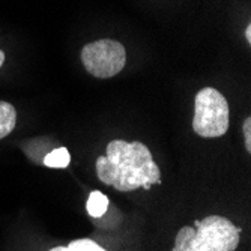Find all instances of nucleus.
<instances>
[{"label": "nucleus", "instance_id": "nucleus-1", "mask_svg": "<svg viewBox=\"0 0 251 251\" xmlns=\"http://www.w3.org/2000/svg\"><path fill=\"white\" fill-rule=\"evenodd\" d=\"M97 175L105 185L122 193L140 187L151 190L153 184H161L159 167L142 142L111 140L107 145V155L97 159Z\"/></svg>", "mask_w": 251, "mask_h": 251}, {"label": "nucleus", "instance_id": "nucleus-2", "mask_svg": "<svg viewBox=\"0 0 251 251\" xmlns=\"http://www.w3.org/2000/svg\"><path fill=\"white\" fill-rule=\"evenodd\" d=\"M241 238V227L220 215L194 221L177 232L173 251H235Z\"/></svg>", "mask_w": 251, "mask_h": 251}, {"label": "nucleus", "instance_id": "nucleus-3", "mask_svg": "<svg viewBox=\"0 0 251 251\" xmlns=\"http://www.w3.org/2000/svg\"><path fill=\"white\" fill-rule=\"evenodd\" d=\"M230 124L229 102L221 92L204 87L196 97L193 129L203 139H217L227 132Z\"/></svg>", "mask_w": 251, "mask_h": 251}, {"label": "nucleus", "instance_id": "nucleus-4", "mask_svg": "<svg viewBox=\"0 0 251 251\" xmlns=\"http://www.w3.org/2000/svg\"><path fill=\"white\" fill-rule=\"evenodd\" d=\"M81 62L89 74L97 78H110L119 74L126 63L125 47L115 39H100L84 45Z\"/></svg>", "mask_w": 251, "mask_h": 251}, {"label": "nucleus", "instance_id": "nucleus-5", "mask_svg": "<svg viewBox=\"0 0 251 251\" xmlns=\"http://www.w3.org/2000/svg\"><path fill=\"white\" fill-rule=\"evenodd\" d=\"M17 124V111L12 104L0 101V140L9 135Z\"/></svg>", "mask_w": 251, "mask_h": 251}, {"label": "nucleus", "instance_id": "nucleus-6", "mask_svg": "<svg viewBox=\"0 0 251 251\" xmlns=\"http://www.w3.org/2000/svg\"><path fill=\"white\" fill-rule=\"evenodd\" d=\"M87 212L90 217L94 218H100L107 212L108 208V197L105 194H102L101 191H92L89 194L87 199Z\"/></svg>", "mask_w": 251, "mask_h": 251}, {"label": "nucleus", "instance_id": "nucleus-7", "mask_svg": "<svg viewBox=\"0 0 251 251\" xmlns=\"http://www.w3.org/2000/svg\"><path fill=\"white\" fill-rule=\"evenodd\" d=\"M70 163H71V155L66 148H57L50 153H47L44 158V166L51 169H65L70 166Z\"/></svg>", "mask_w": 251, "mask_h": 251}, {"label": "nucleus", "instance_id": "nucleus-8", "mask_svg": "<svg viewBox=\"0 0 251 251\" xmlns=\"http://www.w3.org/2000/svg\"><path fill=\"white\" fill-rule=\"evenodd\" d=\"M50 251H105V250L90 239H77L73 241L68 247H54Z\"/></svg>", "mask_w": 251, "mask_h": 251}, {"label": "nucleus", "instance_id": "nucleus-9", "mask_svg": "<svg viewBox=\"0 0 251 251\" xmlns=\"http://www.w3.org/2000/svg\"><path fill=\"white\" fill-rule=\"evenodd\" d=\"M242 131H244V142H245V149L250 153L251 152V118L248 116L244 124H242Z\"/></svg>", "mask_w": 251, "mask_h": 251}, {"label": "nucleus", "instance_id": "nucleus-10", "mask_svg": "<svg viewBox=\"0 0 251 251\" xmlns=\"http://www.w3.org/2000/svg\"><path fill=\"white\" fill-rule=\"evenodd\" d=\"M245 38H247L248 42H251V25H248L247 29H245Z\"/></svg>", "mask_w": 251, "mask_h": 251}, {"label": "nucleus", "instance_id": "nucleus-11", "mask_svg": "<svg viewBox=\"0 0 251 251\" xmlns=\"http://www.w3.org/2000/svg\"><path fill=\"white\" fill-rule=\"evenodd\" d=\"M3 62H5V53H3L2 50H0V68H2Z\"/></svg>", "mask_w": 251, "mask_h": 251}]
</instances>
